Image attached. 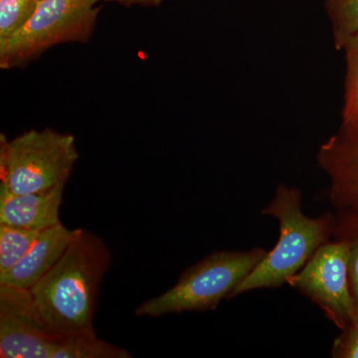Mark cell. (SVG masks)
<instances>
[{
	"instance_id": "obj_1",
	"label": "cell",
	"mask_w": 358,
	"mask_h": 358,
	"mask_svg": "<svg viewBox=\"0 0 358 358\" xmlns=\"http://www.w3.org/2000/svg\"><path fill=\"white\" fill-rule=\"evenodd\" d=\"M110 263L102 238L79 229L60 260L29 289L42 319L59 336H96V301Z\"/></svg>"
},
{
	"instance_id": "obj_2",
	"label": "cell",
	"mask_w": 358,
	"mask_h": 358,
	"mask_svg": "<svg viewBox=\"0 0 358 358\" xmlns=\"http://www.w3.org/2000/svg\"><path fill=\"white\" fill-rule=\"evenodd\" d=\"M263 214L280 223V236L274 248L233 292L230 299L259 289H273L286 284L312 258L334 233L331 215L308 217L301 209L300 189L281 185L277 188Z\"/></svg>"
},
{
	"instance_id": "obj_3",
	"label": "cell",
	"mask_w": 358,
	"mask_h": 358,
	"mask_svg": "<svg viewBox=\"0 0 358 358\" xmlns=\"http://www.w3.org/2000/svg\"><path fill=\"white\" fill-rule=\"evenodd\" d=\"M268 251H217L187 268L173 288L136 308V317H159L186 312H204L230 299L239 286L265 258Z\"/></svg>"
},
{
	"instance_id": "obj_4",
	"label": "cell",
	"mask_w": 358,
	"mask_h": 358,
	"mask_svg": "<svg viewBox=\"0 0 358 358\" xmlns=\"http://www.w3.org/2000/svg\"><path fill=\"white\" fill-rule=\"evenodd\" d=\"M78 154L76 140L53 129H31L0 138V185L15 194L42 192L67 182Z\"/></svg>"
},
{
	"instance_id": "obj_5",
	"label": "cell",
	"mask_w": 358,
	"mask_h": 358,
	"mask_svg": "<svg viewBox=\"0 0 358 358\" xmlns=\"http://www.w3.org/2000/svg\"><path fill=\"white\" fill-rule=\"evenodd\" d=\"M99 0H41L25 25L0 45V66L20 65L61 43L86 42L96 20Z\"/></svg>"
},
{
	"instance_id": "obj_6",
	"label": "cell",
	"mask_w": 358,
	"mask_h": 358,
	"mask_svg": "<svg viewBox=\"0 0 358 358\" xmlns=\"http://www.w3.org/2000/svg\"><path fill=\"white\" fill-rule=\"evenodd\" d=\"M350 253L346 238L329 240L286 282L308 296L341 331L357 317L348 277Z\"/></svg>"
},
{
	"instance_id": "obj_7",
	"label": "cell",
	"mask_w": 358,
	"mask_h": 358,
	"mask_svg": "<svg viewBox=\"0 0 358 358\" xmlns=\"http://www.w3.org/2000/svg\"><path fill=\"white\" fill-rule=\"evenodd\" d=\"M62 339L42 319L29 289L0 284V357L52 358Z\"/></svg>"
},
{
	"instance_id": "obj_8",
	"label": "cell",
	"mask_w": 358,
	"mask_h": 358,
	"mask_svg": "<svg viewBox=\"0 0 358 358\" xmlns=\"http://www.w3.org/2000/svg\"><path fill=\"white\" fill-rule=\"evenodd\" d=\"M317 164L331 181V203L358 218V122L343 124L320 145Z\"/></svg>"
},
{
	"instance_id": "obj_9",
	"label": "cell",
	"mask_w": 358,
	"mask_h": 358,
	"mask_svg": "<svg viewBox=\"0 0 358 358\" xmlns=\"http://www.w3.org/2000/svg\"><path fill=\"white\" fill-rule=\"evenodd\" d=\"M66 183L42 192L15 194L0 185V224L42 231L60 223Z\"/></svg>"
},
{
	"instance_id": "obj_10",
	"label": "cell",
	"mask_w": 358,
	"mask_h": 358,
	"mask_svg": "<svg viewBox=\"0 0 358 358\" xmlns=\"http://www.w3.org/2000/svg\"><path fill=\"white\" fill-rule=\"evenodd\" d=\"M78 230L68 229L62 222L42 230L24 258L8 272L0 275V284L31 289L60 260Z\"/></svg>"
},
{
	"instance_id": "obj_11",
	"label": "cell",
	"mask_w": 358,
	"mask_h": 358,
	"mask_svg": "<svg viewBox=\"0 0 358 358\" xmlns=\"http://www.w3.org/2000/svg\"><path fill=\"white\" fill-rule=\"evenodd\" d=\"M41 231L0 224V275L24 258Z\"/></svg>"
},
{
	"instance_id": "obj_12",
	"label": "cell",
	"mask_w": 358,
	"mask_h": 358,
	"mask_svg": "<svg viewBox=\"0 0 358 358\" xmlns=\"http://www.w3.org/2000/svg\"><path fill=\"white\" fill-rule=\"evenodd\" d=\"M128 350L96 336L63 338L52 358H131Z\"/></svg>"
},
{
	"instance_id": "obj_13",
	"label": "cell",
	"mask_w": 358,
	"mask_h": 358,
	"mask_svg": "<svg viewBox=\"0 0 358 358\" xmlns=\"http://www.w3.org/2000/svg\"><path fill=\"white\" fill-rule=\"evenodd\" d=\"M331 22L334 48L343 51L348 39L358 31V0H324Z\"/></svg>"
},
{
	"instance_id": "obj_14",
	"label": "cell",
	"mask_w": 358,
	"mask_h": 358,
	"mask_svg": "<svg viewBox=\"0 0 358 358\" xmlns=\"http://www.w3.org/2000/svg\"><path fill=\"white\" fill-rule=\"evenodd\" d=\"M343 51L345 55V96L343 124L358 122V31L348 39Z\"/></svg>"
},
{
	"instance_id": "obj_15",
	"label": "cell",
	"mask_w": 358,
	"mask_h": 358,
	"mask_svg": "<svg viewBox=\"0 0 358 358\" xmlns=\"http://www.w3.org/2000/svg\"><path fill=\"white\" fill-rule=\"evenodd\" d=\"M41 0H0V45L30 20Z\"/></svg>"
},
{
	"instance_id": "obj_16",
	"label": "cell",
	"mask_w": 358,
	"mask_h": 358,
	"mask_svg": "<svg viewBox=\"0 0 358 358\" xmlns=\"http://www.w3.org/2000/svg\"><path fill=\"white\" fill-rule=\"evenodd\" d=\"M331 355L338 358H358V320H355L334 341Z\"/></svg>"
},
{
	"instance_id": "obj_17",
	"label": "cell",
	"mask_w": 358,
	"mask_h": 358,
	"mask_svg": "<svg viewBox=\"0 0 358 358\" xmlns=\"http://www.w3.org/2000/svg\"><path fill=\"white\" fill-rule=\"evenodd\" d=\"M355 223V229L350 231V236L345 237L350 241V253L348 261V277H350V292H352L353 303H355V313L358 320V218Z\"/></svg>"
},
{
	"instance_id": "obj_18",
	"label": "cell",
	"mask_w": 358,
	"mask_h": 358,
	"mask_svg": "<svg viewBox=\"0 0 358 358\" xmlns=\"http://www.w3.org/2000/svg\"><path fill=\"white\" fill-rule=\"evenodd\" d=\"M106 1H115L119 3L124 4V6H159L162 0H106Z\"/></svg>"
}]
</instances>
